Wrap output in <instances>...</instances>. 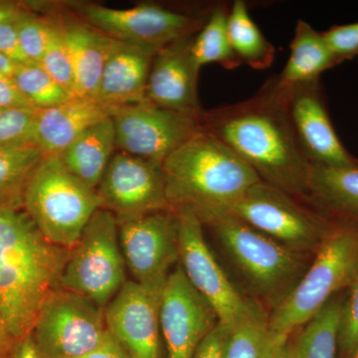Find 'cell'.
Here are the masks:
<instances>
[{"label": "cell", "instance_id": "6da1fadb", "mask_svg": "<svg viewBox=\"0 0 358 358\" xmlns=\"http://www.w3.org/2000/svg\"><path fill=\"white\" fill-rule=\"evenodd\" d=\"M201 129L227 145L264 182L306 199L312 164L296 140L284 88L275 77L247 100L203 112Z\"/></svg>", "mask_w": 358, "mask_h": 358}, {"label": "cell", "instance_id": "7a4b0ae2", "mask_svg": "<svg viewBox=\"0 0 358 358\" xmlns=\"http://www.w3.org/2000/svg\"><path fill=\"white\" fill-rule=\"evenodd\" d=\"M70 255L43 236L23 207H0V315L16 341L32 334Z\"/></svg>", "mask_w": 358, "mask_h": 358}, {"label": "cell", "instance_id": "3957f363", "mask_svg": "<svg viewBox=\"0 0 358 358\" xmlns=\"http://www.w3.org/2000/svg\"><path fill=\"white\" fill-rule=\"evenodd\" d=\"M171 210L189 209L202 223L221 214L261 178L222 141L201 131L162 164Z\"/></svg>", "mask_w": 358, "mask_h": 358}, {"label": "cell", "instance_id": "277c9868", "mask_svg": "<svg viewBox=\"0 0 358 358\" xmlns=\"http://www.w3.org/2000/svg\"><path fill=\"white\" fill-rule=\"evenodd\" d=\"M358 275V226H333L317 250V255L291 294L273 310L268 322L273 334L289 341L334 299L350 288Z\"/></svg>", "mask_w": 358, "mask_h": 358}, {"label": "cell", "instance_id": "5b68a950", "mask_svg": "<svg viewBox=\"0 0 358 358\" xmlns=\"http://www.w3.org/2000/svg\"><path fill=\"white\" fill-rule=\"evenodd\" d=\"M204 225L212 228L249 288L273 310L308 270L307 254L284 246L231 214H221Z\"/></svg>", "mask_w": 358, "mask_h": 358}, {"label": "cell", "instance_id": "8992f818", "mask_svg": "<svg viewBox=\"0 0 358 358\" xmlns=\"http://www.w3.org/2000/svg\"><path fill=\"white\" fill-rule=\"evenodd\" d=\"M22 206L48 241L71 250L101 208V200L60 157L45 155L26 183Z\"/></svg>", "mask_w": 358, "mask_h": 358}, {"label": "cell", "instance_id": "52a82bcc", "mask_svg": "<svg viewBox=\"0 0 358 358\" xmlns=\"http://www.w3.org/2000/svg\"><path fill=\"white\" fill-rule=\"evenodd\" d=\"M126 268L117 218L100 208L71 249L60 288L81 294L105 310L126 284Z\"/></svg>", "mask_w": 358, "mask_h": 358}, {"label": "cell", "instance_id": "ba28073f", "mask_svg": "<svg viewBox=\"0 0 358 358\" xmlns=\"http://www.w3.org/2000/svg\"><path fill=\"white\" fill-rule=\"evenodd\" d=\"M72 6L80 20L94 29L152 55L176 42L195 36L213 8L212 6L203 13H194L155 3H143L127 9L93 3Z\"/></svg>", "mask_w": 358, "mask_h": 358}, {"label": "cell", "instance_id": "9c48e42d", "mask_svg": "<svg viewBox=\"0 0 358 358\" xmlns=\"http://www.w3.org/2000/svg\"><path fill=\"white\" fill-rule=\"evenodd\" d=\"M227 214L294 251L317 250L333 225L298 199L264 181L251 186Z\"/></svg>", "mask_w": 358, "mask_h": 358}, {"label": "cell", "instance_id": "30bf717a", "mask_svg": "<svg viewBox=\"0 0 358 358\" xmlns=\"http://www.w3.org/2000/svg\"><path fill=\"white\" fill-rule=\"evenodd\" d=\"M105 310L81 294L55 289L42 306L32 336L44 358H81L107 338Z\"/></svg>", "mask_w": 358, "mask_h": 358}, {"label": "cell", "instance_id": "8fae6325", "mask_svg": "<svg viewBox=\"0 0 358 358\" xmlns=\"http://www.w3.org/2000/svg\"><path fill=\"white\" fill-rule=\"evenodd\" d=\"M178 218L179 265L190 284L210 303L224 329H232L258 310L224 273L205 241L203 223L189 209L173 211Z\"/></svg>", "mask_w": 358, "mask_h": 358}, {"label": "cell", "instance_id": "7c38bea8", "mask_svg": "<svg viewBox=\"0 0 358 358\" xmlns=\"http://www.w3.org/2000/svg\"><path fill=\"white\" fill-rule=\"evenodd\" d=\"M120 245L134 282L160 296L179 262L178 226L171 209L117 221Z\"/></svg>", "mask_w": 358, "mask_h": 358}, {"label": "cell", "instance_id": "4fadbf2b", "mask_svg": "<svg viewBox=\"0 0 358 358\" xmlns=\"http://www.w3.org/2000/svg\"><path fill=\"white\" fill-rule=\"evenodd\" d=\"M201 115L162 109L145 101L117 108L110 117L121 152L162 164L201 131Z\"/></svg>", "mask_w": 358, "mask_h": 358}, {"label": "cell", "instance_id": "5bb4252c", "mask_svg": "<svg viewBox=\"0 0 358 358\" xmlns=\"http://www.w3.org/2000/svg\"><path fill=\"white\" fill-rule=\"evenodd\" d=\"M96 190L101 208L117 221L171 209L162 164L121 150L113 155Z\"/></svg>", "mask_w": 358, "mask_h": 358}, {"label": "cell", "instance_id": "9a60e30c", "mask_svg": "<svg viewBox=\"0 0 358 358\" xmlns=\"http://www.w3.org/2000/svg\"><path fill=\"white\" fill-rule=\"evenodd\" d=\"M159 320L167 358H193L200 343L220 324L215 310L190 284L179 264L160 293Z\"/></svg>", "mask_w": 358, "mask_h": 358}, {"label": "cell", "instance_id": "2e32d148", "mask_svg": "<svg viewBox=\"0 0 358 358\" xmlns=\"http://www.w3.org/2000/svg\"><path fill=\"white\" fill-rule=\"evenodd\" d=\"M282 87L289 121L310 164L327 166L352 164L357 157L346 150L334 128L320 80Z\"/></svg>", "mask_w": 358, "mask_h": 358}, {"label": "cell", "instance_id": "e0dca14e", "mask_svg": "<svg viewBox=\"0 0 358 358\" xmlns=\"http://www.w3.org/2000/svg\"><path fill=\"white\" fill-rule=\"evenodd\" d=\"M159 296L127 281L105 308L108 331L131 358H159Z\"/></svg>", "mask_w": 358, "mask_h": 358}, {"label": "cell", "instance_id": "ac0fdd59", "mask_svg": "<svg viewBox=\"0 0 358 358\" xmlns=\"http://www.w3.org/2000/svg\"><path fill=\"white\" fill-rule=\"evenodd\" d=\"M193 38L180 40L155 54L145 91L148 102L182 114H203L197 94L200 69L190 52Z\"/></svg>", "mask_w": 358, "mask_h": 358}, {"label": "cell", "instance_id": "d6986e66", "mask_svg": "<svg viewBox=\"0 0 358 358\" xmlns=\"http://www.w3.org/2000/svg\"><path fill=\"white\" fill-rule=\"evenodd\" d=\"M113 109L95 98L75 96L49 109L37 110L34 145L46 155H60L87 129L110 117Z\"/></svg>", "mask_w": 358, "mask_h": 358}, {"label": "cell", "instance_id": "ffe728a7", "mask_svg": "<svg viewBox=\"0 0 358 358\" xmlns=\"http://www.w3.org/2000/svg\"><path fill=\"white\" fill-rule=\"evenodd\" d=\"M154 57L150 52L114 39L95 99L113 110L147 101Z\"/></svg>", "mask_w": 358, "mask_h": 358}, {"label": "cell", "instance_id": "44dd1931", "mask_svg": "<svg viewBox=\"0 0 358 358\" xmlns=\"http://www.w3.org/2000/svg\"><path fill=\"white\" fill-rule=\"evenodd\" d=\"M75 75L76 96L96 98L114 39L83 21H58Z\"/></svg>", "mask_w": 358, "mask_h": 358}, {"label": "cell", "instance_id": "7402d4cb", "mask_svg": "<svg viewBox=\"0 0 358 358\" xmlns=\"http://www.w3.org/2000/svg\"><path fill=\"white\" fill-rule=\"evenodd\" d=\"M306 200L331 215L358 223V159L348 166H312Z\"/></svg>", "mask_w": 358, "mask_h": 358}, {"label": "cell", "instance_id": "603a6c76", "mask_svg": "<svg viewBox=\"0 0 358 358\" xmlns=\"http://www.w3.org/2000/svg\"><path fill=\"white\" fill-rule=\"evenodd\" d=\"M115 148L114 122L110 117L87 129L59 157L71 173L96 189Z\"/></svg>", "mask_w": 358, "mask_h": 358}, {"label": "cell", "instance_id": "cb8c5ba5", "mask_svg": "<svg viewBox=\"0 0 358 358\" xmlns=\"http://www.w3.org/2000/svg\"><path fill=\"white\" fill-rule=\"evenodd\" d=\"M336 66L338 61L322 32L300 20L294 28L288 62L275 79L281 86H294L319 80L322 73Z\"/></svg>", "mask_w": 358, "mask_h": 358}, {"label": "cell", "instance_id": "d4e9b609", "mask_svg": "<svg viewBox=\"0 0 358 358\" xmlns=\"http://www.w3.org/2000/svg\"><path fill=\"white\" fill-rule=\"evenodd\" d=\"M231 46L241 64L252 69L267 70L274 62L275 47L252 20L248 4L235 0L230 4L227 20Z\"/></svg>", "mask_w": 358, "mask_h": 358}, {"label": "cell", "instance_id": "484cf974", "mask_svg": "<svg viewBox=\"0 0 358 358\" xmlns=\"http://www.w3.org/2000/svg\"><path fill=\"white\" fill-rule=\"evenodd\" d=\"M230 4H215L203 27L192 40L190 52L195 65L218 64L224 69L233 70L242 66L231 46L228 35V13Z\"/></svg>", "mask_w": 358, "mask_h": 358}, {"label": "cell", "instance_id": "4316f807", "mask_svg": "<svg viewBox=\"0 0 358 358\" xmlns=\"http://www.w3.org/2000/svg\"><path fill=\"white\" fill-rule=\"evenodd\" d=\"M288 341L273 334L268 315L259 308L227 331L225 358H274Z\"/></svg>", "mask_w": 358, "mask_h": 358}, {"label": "cell", "instance_id": "83f0119b", "mask_svg": "<svg viewBox=\"0 0 358 358\" xmlns=\"http://www.w3.org/2000/svg\"><path fill=\"white\" fill-rule=\"evenodd\" d=\"M343 301L331 299L299 334L293 358H336Z\"/></svg>", "mask_w": 358, "mask_h": 358}, {"label": "cell", "instance_id": "f1b7e54d", "mask_svg": "<svg viewBox=\"0 0 358 358\" xmlns=\"http://www.w3.org/2000/svg\"><path fill=\"white\" fill-rule=\"evenodd\" d=\"M45 155L34 145L0 147V207H23V190Z\"/></svg>", "mask_w": 358, "mask_h": 358}, {"label": "cell", "instance_id": "f546056e", "mask_svg": "<svg viewBox=\"0 0 358 358\" xmlns=\"http://www.w3.org/2000/svg\"><path fill=\"white\" fill-rule=\"evenodd\" d=\"M13 78L22 95L35 109H49L72 99L38 64L18 65Z\"/></svg>", "mask_w": 358, "mask_h": 358}, {"label": "cell", "instance_id": "4dcf8cb0", "mask_svg": "<svg viewBox=\"0 0 358 358\" xmlns=\"http://www.w3.org/2000/svg\"><path fill=\"white\" fill-rule=\"evenodd\" d=\"M54 31L50 43L45 52L43 58L38 65L41 66L47 74L55 80L72 98L76 96L75 91V75L69 52L66 47L62 32L58 21H54Z\"/></svg>", "mask_w": 358, "mask_h": 358}, {"label": "cell", "instance_id": "1f68e13d", "mask_svg": "<svg viewBox=\"0 0 358 358\" xmlns=\"http://www.w3.org/2000/svg\"><path fill=\"white\" fill-rule=\"evenodd\" d=\"M53 31V20H42L28 14L17 21L20 48L28 63L39 64L50 43Z\"/></svg>", "mask_w": 358, "mask_h": 358}, {"label": "cell", "instance_id": "d6a6232c", "mask_svg": "<svg viewBox=\"0 0 358 358\" xmlns=\"http://www.w3.org/2000/svg\"><path fill=\"white\" fill-rule=\"evenodd\" d=\"M36 110L34 108L0 109V147L34 145Z\"/></svg>", "mask_w": 358, "mask_h": 358}, {"label": "cell", "instance_id": "836d02e7", "mask_svg": "<svg viewBox=\"0 0 358 358\" xmlns=\"http://www.w3.org/2000/svg\"><path fill=\"white\" fill-rule=\"evenodd\" d=\"M350 289L348 300L343 303L338 334L339 350L348 358L358 348V275Z\"/></svg>", "mask_w": 358, "mask_h": 358}, {"label": "cell", "instance_id": "e575fe53", "mask_svg": "<svg viewBox=\"0 0 358 358\" xmlns=\"http://www.w3.org/2000/svg\"><path fill=\"white\" fill-rule=\"evenodd\" d=\"M322 35L338 65L358 56V22L333 26Z\"/></svg>", "mask_w": 358, "mask_h": 358}, {"label": "cell", "instance_id": "d590c367", "mask_svg": "<svg viewBox=\"0 0 358 358\" xmlns=\"http://www.w3.org/2000/svg\"><path fill=\"white\" fill-rule=\"evenodd\" d=\"M0 54L15 64H29L20 48L17 21L0 24Z\"/></svg>", "mask_w": 358, "mask_h": 358}, {"label": "cell", "instance_id": "8d00e7d4", "mask_svg": "<svg viewBox=\"0 0 358 358\" xmlns=\"http://www.w3.org/2000/svg\"><path fill=\"white\" fill-rule=\"evenodd\" d=\"M24 108L33 107L16 86L13 76L0 74V109H24Z\"/></svg>", "mask_w": 358, "mask_h": 358}, {"label": "cell", "instance_id": "74e56055", "mask_svg": "<svg viewBox=\"0 0 358 358\" xmlns=\"http://www.w3.org/2000/svg\"><path fill=\"white\" fill-rule=\"evenodd\" d=\"M227 331L220 324L203 339L193 358H225Z\"/></svg>", "mask_w": 358, "mask_h": 358}, {"label": "cell", "instance_id": "f35d334b", "mask_svg": "<svg viewBox=\"0 0 358 358\" xmlns=\"http://www.w3.org/2000/svg\"><path fill=\"white\" fill-rule=\"evenodd\" d=\"M81 358H131L119 343L110 334L93 352Z\"/></svg>", "mask_w": 358, "mask_h": 358}, {"label": "cell", "instance_id": "ab89813d", "mask_svg": "<svg viewBox=\"0 0 358 358\" xmlns=\"http://www.w3.org/2000/svg\"><path fill=\"white\" fill-rule=\"evenodd\" d=\"M10 358H44L32 334L16 341Z\"/></svg>", "mask_w": 358, "mask_h": 358}, {"label": "cell", "instance_id": "60d3db41", "mask_svg": "<svg viewBox=\"0 0 358 358\" xmlns=\"http://www.w3.org/2000/svg\"><path fill=\"white\" fill-rule=\"evenodd\" d=\"M21 4L10 1H0V24L10 21H18L28 15Z\"/></svg>", "mask_w": 358, "mask_h": 358}, {"label": "cell", "instance_id": "b9f144b4", "mask_svg": "<svg viewBox=\"0 0 358 358\" xmlns=\"http://www.w3.org/2000/svg\"><path fill=\"white\" fill-rule=\"evenodd\" d=\"M16 341L0 315V358L11 357Z\"/></svg>", "mask_w": 358, "mask_h": 358}, {"label": "cell", "instance_id": "7bdbcfd3", "mask_svg": "<svg viewBox=\"0 0 358 358\" xmlns=\"http://www.w3.org/2000/svg\"><path fill=\"white\" fill-rule=\"evenodd\" d=\"M17 64L13 63V61L9 60L4 56L0 54V74L9 75L13 76L14 71L17 68Z\"/></svg>", "mask_w": 358, "mask_h": 358}, {"label": "cell", "instance_id": "ee69618b", "mask_svg": "<svg viewBox=\"0 0 358 358\" xmlns=\"http://www.w3.org/2000/svg\"><path fill=\"white\" fill-rule=\"evenodd\" d=\"M274 358H293V345L292 343H286L280 348L279 352L275 353Z\"/></svg>", "mask_w": 358, "mask_h": 358}, {"label": "cell", "instance_id": "f6af8a7d", "mask_svg": "<svg viewBox=\"0 0 358 358\" xmlns=\"http://www.w3.org/2000/svg\"><path fill=\"white\" fill-rule=\"evenodd\" d=\"M350 358H358V348L357 350H355V353Z\"/></svg>", "mask_w": 358, "mask_h": 358}]
</instances>
